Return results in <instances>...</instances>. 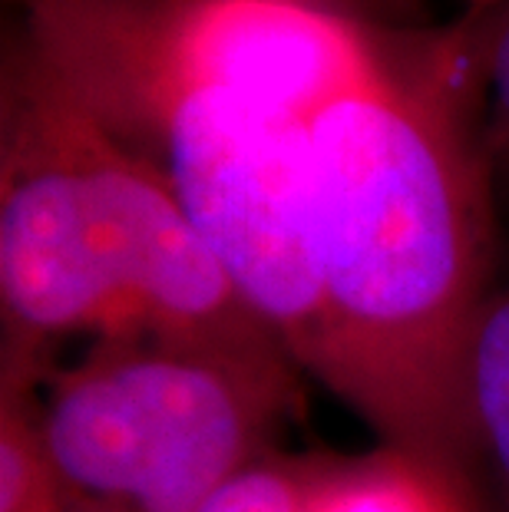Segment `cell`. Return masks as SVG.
Returning <instances> with one entry per match:
<instances>
[{
	"mask_svg": "<svg viewBox=\"0 0 509 512\" xmlns=\"http://www.w3.org/2000/svg\"><path fill=\"white\" fill-rule=\"evenodd\" d=\"M305 162L324 298L318 380L384 446L460 483L493 238L486 166L447 70L410 73L364 34L308 116Z\"/></svg>",
	"mask_w": 509,
	"mask_h": 512,
	"instance_id": "1",
	"label": "cell"
},
{
	"mask_svg": "<svg viewBox=\"0 0 509 512\" xmlns=\"http://www.w3.org/2000/svg\"><path fill=\"white\" fill-rule=\"evenodd\" d=\"M20 34L169 185L248 311L318 377L324 298L305 126L229 73L219 0H27Z\"/></svg>",
	"mask_w": 509,
	"mask_h": 512,
	"instance_id": "2",
	"label": "cell"
},
{
	"mask_svg": "<svg viewBox=\"0 0 509 512\" xmlns=\"http://www.w3.org/2000/svg\"><path fill=\"white\" fill-rule=\"evenodd\" d=\"M4 380L37 387L63 337H166L288 357L176 195L73 100L27 37L0 73Z\"/></svg>",
	"mask_w": 509,
	"mask_h": 512,
	"instance_id": "3",
	"label": "cell"
},
{
	"mask_svg": "<svg viewBox=\"0 0 509 512\" xmlns=\"http://www.w3.org/2000/svg\"><path fill=\"white\" fill-rule=\"evenodd\" d=\"M288 357L103 337L34 390L70 512H202L262 460L295 400Z\"/></svg>",
	"mask_w": 509,
	"mask_h": 512,
	"instance_id": "4",
	"label": "cell"
},
{
	"mask_svg": "<svg viewBox=\"0 0 509 512\" xmlns=\"http://www.w3.org/2000/svg\"><path fill=\"white\" fill-rule=\"evenodd\" d=\"M457 479L384 446L364 460L305 466L301 512H463Z\"/></svg>",
	"mask_w": 509,
	"mask_h": 512,
	"instance_id": "5",
	"label": "cell"
},
{
	"mask_svg": "<svg viewBox=\"0 0 509 512\" xmlns=\"http://www.w3.org/2000/svg\"><path fill=\"white\" fill-rule=\"evenodd\" d=\"M473 460H483L509 512V291L493 294L473 337L467 370Z\"/></svg>",
	"mask_w": 509,
	"mask_h": 512,
	"instance_id": "6",
	"label": "cell"
},
{
	"mask_svg": "<svg viewBox=\"0 0 509 512\" xmlns=\"http://www.w3.org/2000/svg\"><path fill=\"white\" fill-rule=\"evenodd\" d=\"M34 390L0 384V512H70L37 430Z\"/></svg>",
	"mask_w": 509,
	"mask_h": 512,
	"instance_id": "7",
	"label": "cell"
},
{
	"mask_svg": "<svg viewBox=\"0 0 509 512\" xmlns=\"http://www.w3.org/2000/svg\"><path fill=\"white\" fill-rule=\"evenodd\" d=\"M305 466L265 453L209 499L202 512H301Z\"/></svg>",
	"mask_w": 509,
	"mask_h": 512,
	"instance_id": "8",
	"label": "cell"
},
{
	"mask_svg": "<svg viewBox=\"0 0 509 512\" xmlns=\"http://www.w3.org/2000/svg\"><path fill=\"white\" fill-rule=\"evenodd\" d=\"M483 80L490 96V129L486 149L509 176V4L493 14L490 43L483 50Z\"/></svg>",
	"mask_w": 509,
	"mask_h": 512,
	"instance_id": "9",
	"label": "cell"
},
{
	"mask_svg": "<svg viewBox=\"0 0 509 512\" xmlns=\"http://www.w3.org/2000/svg\"><path fill=\"white\" fill-rule=\"evenodd\" d=\"M298 4L324 10V14L344 17L351 24L361 20H397L410 17L420 7V0H298Z\"/></svg>",
	"mask_w": 509,
	"mask_h": 512,
	"instance_id": "10",
	"label": "cell"
},
{
	"mask_svg": "<svg viewBox=\"0 0 509 512\" xmlns=\"http://www.w3.org/2000/svg\"><path fill=\"white\" fill-rule=\"evenodd\" d=\"M463 4L473 7L476 14H486V10H490V14H496V10H503L509 0H463Z\"/></svg>",
	"mask_w": 509,
	"mask_h": 512,
	"instance_id": "11",
	"label": "cell"
}]
</instances>
